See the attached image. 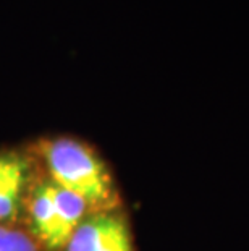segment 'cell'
<instances>
[{"label":"cell","mask_w":249,"mask_h":251,"mask_svg":"<svg viewBox=\"0 0 249 251\" xmlns=\"http://www.w3.org/2000/svg\"><path fill=\"white\" fill-rule=\"evenodd\" d=\"M45 161L55 183L81 196L88 204L104 206L112 201V186L104 165L83 144L71 140L49 143Z\"/></svg>","instance_id":"6da1fadb"},{"label":"cell","mask_w":249,"mask_h":251,"mask_svg":"<svg viewBox=\"0 0 249 251\" xmlns=\"http://www.w3.org/2000/svg\"><path fill=\"white\" fill-rule=\"evenodd\" d=\"M67 251H133L128 227L120 216L102 214L81 222Z\"/></svg>","instance_id":"7a4b0ae2"},{"label":"cell","mask_w":249,"mask_h":251,"mask_svg":"<svg viewBox=\"0 0 249 251\" xmlns=\"http://www.w3.org/2000/svg\"><path fill=\"white\" fill-rule=\"evenodd\" d=\"M54 204L57 212V237L58 247L68 243V240L79 226V221L86 211L88 202L73 191L63 188L62 185L52 183Z\"/></svg>","instance_id":"3957f363"},{"label":"cell","mask_w":249,"mask_h":251,"mask_svg":"<svg viewBox=\"0 0 249 251\" xmlns=\"http://www.w3.org/2000/svg\"><path fill=\"white\" fill-rule=\"evenodd\" d=\"M26 175V162L17 156L0 157V221L15 214Z\"/></svg>","instance_id":"277c9868"},{"label":"cell","mask_w":249,"mask_h":251,"mask_svg":"<svg viewBox=\"0 0 249 251\" xmlns=\"http://www.w3.org/2000/svg\"><path fill=\"white\" fill-rule=\"evenodd\" d=\"M31 216L34 228L49 248H58L57 237V212L54 204L52 183H45L36 190L31 201Z\"/></svg>","instance_id":"5b68a950"},{"label":"cell","mask_w":249,"mask_h":251,"mask_svg":"<svg viewBox=\"0 0 249 251\" xmlns=\"http://www.w3.org/2000/svg\"><path fill=\"white\" fill-rule=\"evenodd\" d=\"M0 251H36V247L24 233L0 227Z\"/></svg>","instance_id":"8992f818"}]
</instances>
